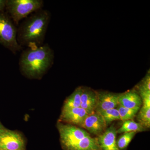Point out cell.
<instances>
[{
  "label": "cell",
  "mask_w": 150,
  "mask_h": 150,
  "mask_svg": "<svg viewBox=\"0 0 150 150\" xmlns=\"http://www.w3.org/2000/svg\"><path fill=\"white\" fill-rule=\"evenodd\" d=\"M97 102V92L92 89L82 87L80 107L90 115L96 111Z\"/></svg>",
  "instance_id": "8fae6325"
},
{
  "label": "cell",
  "mask_w": 150,
  "mask_h": 150,
  "mask_svg": "<svg viewBox=\"0 0 150 150\" xmlns=\"http://www.w3.org/2000/svg\"><path fill=\"white\" fill-rule=\"evenodd\" d=\"M7 1L0 0V12L4 11L6 8Z\"/></svg>",
  "instance_id": "44dd1931"
},
{
  "label": "cell",
  "mask_w": 150,
  "mask_h": 150,
  "mask_svg": "<svg viewBox=\"0 0 150 150\" xmlns=\"http://www.w3.org/2000/svg\"><path fill=\"white\" fill-rule=\"evenodd\" d=\"M137 91H150V70L146 74L143 79L136 86V88H134Z\"/></svg>",
  "instance_id": "d6986e66"
},
{
  "label": "cell",
  "mask_w": 150,
  "mask_h": 150,
  "mask_svg": "<svg viewBox=\"0 0 150 150\" xmlns=\"http://www.w3.org/2000/svg\"><path fill=\"white\" fill-rule=\"evenodd\" d=\"M54 59V51L47 43L28 47L20 58V70L28 79H40L52 67Z\"/></svg>",
  "instance_id": "6da1fadb"
},
{
  "label": "cell",
  "mask_w": 150,
  "mask_h": 150,
  "mask_svg": "<svg viewBox=\"0 0 150 150\" xmlns=\"http://www.w3.org/2000/svg\"><path fill=\"white\" fill-rule=\"evenodd\" d=\"M118 105L129 108H139L142 105V100L135 89L119 94Z\"/></svg>",
  "instance_id": "7c38bea8"
},
{
  "label": "cell",
  "mask_w": 150,
  "mask_h": 150,
  "mask_svg": "<svg viewBox=\"0 0 150 150\" xmlns=\"http://www.w3.org/2000/svg\"><path fill=\"white\" fill-rule=\"evenodd\" d=\"M142 100V106L150 107V91H137Z\"/></svg>",
  "instance_id": "ffe728a7"
},
{
  "label": "cell",
  "mask_w": 150,
  "mask_h": 150,
  "mask_svg": "<svg viewBox=\"0 0 150 150\" xmlns=\"http://www.w3.org/2000/svg\"><path fill=\"white\" fill-rule=\"evenodd\" d=\"M97 112H99L100 114L102 115L105 121L107 126L112 123V121L116 120H121L119 112L116 108Z\"/></svg>",
  "instance_id": "2e32d148"
},
{
  "label": "cell",
  "mask_w": 150,
  "mask_h": 150,
  "mask_svg": "<svg viewBox=\"0 0 150 150\" xmlns=\"http://www.w3.org/2000/svg\"><path fill=\"white\" fill-rule=\"evenodd\" d=\"M88 114L81 107L62 109L59 121L81 127Z\"/></svg>",
  "instance_id": "52a82bcc"
},
{
  "label": "cell",
  "mask_w": 150,
  "mask_h": 150,
  "mask_svg": "<svg viewBox=\"0 0 150 150\" xmlns=\"http://www.w3.org/2000/svg\"><path fill=\"white\" fill-rule=\"evenodd\" d=\"M117 109L119 112L120 119L123 122L128 120H133L140 109L139 108H127L119 105H118Z\"/></svg>",
  "instance_id": "9a60e30c"
},
{
  "label": "cell",
  "mask_w": 150,
  "mask_h": 150,
  "mask_svg": "<svg viewBox=\"0 0 150 150\" xmlns=\"http://www.w3.org/2000/svg\"><path fill=\"white\" fill-rule=\"evenodd\" d=\"M137 132H131L123 133L116 141L117 145L119 150L126 149L130 142L133 139Z\"/></svg>",
  "instance_id": "ac0fdd59"
},
{
  "label": "cell",
  "mask_w": 150,
  "mask_h": 150,
  "mask_svg": "<svg viewBox=\"0 0 150 150\" xmlns=\"http://www.w3.org/2000/svg\"><path fill=\"white\" fill-rule=\"evenodd\" d=\"M17 29L10 17L0 12V43L13 54L21 50L17 39Z\"/></svg>",
  "instance_id": "277c9868"
},
{
  "label": "cell",
  "mask_w": 150,
  "mask_h": 150,
  "mask_svg": "<svg viewBox=\"0 0 150 150\" xmlns=\"http://www.w3.org/2000/svg\"><path fill=\"white\" fill-rule=\"evenodd\" d=\"M4 126H3V125L1 123V121H0V130H1V129H3V128H4Z\"/></svg>",
  "instance_id": "7402d4cb"
},
{
  "label": "cell",
  "mask_w": 150,
  "mask_h": 150,
  "mask_svg": "<svg viewBox=\"0 0 150 150\" xmlns=\"http://www.w3.org/2000/svg\"><path fill=\"white\" fill-rule=\"evenodd\" d=\"M106 127L102 115L99 112L95 111L88 115L81 127L87 130L90 134L98 137L105 131Z\"/></svg>",
  "instance_id": "ba28073f"
},
{
  "label": "cell",
  "mask_w": 150,
  "mask_h": 150,
  "mask_svg": "<svg viewBox=\"0 0 150 150\" xmlns=\"http://www.w3.org/2000/svg\"><path fill=\"white\" fill-rule=\"evenodd\" d=\"M56 126L64 150H69L84 138L90 136L89 133L84 129L74 125L58 121Z\"/></svg>",
  "instance_id": "5b68a950"
},
{
  "label": "cell",
  "mask_w": 150,
  "mask_h": 150,
  "mask_svg": "<svg viewBox=\"0 0 150 150\" xmlns=\"http://www.w3.org/2000/svg\"><path fill=\"white\" fill-rule=\"evenodd\" d=\"M50 18V12L42 9L26 18L17 29L18 44L27 48L43 45Z\"/></svg>",
  "instance_id": "7a4b0ae2"
},
{
  "label": "cell",
  "mask_w": 150,
  "mask_h": 150,
  "mask_svg": "<svg viewBox=\"0 0 150 150\" xmlns=\"http://www.w3.org/2000/svg\"><path fill=\"white\" fill-rule=\"evenodd\" d=\"M43 4L42 0H8L6 8L14 23L18 25L30 14L41 9Z\"/></svg>",
  "instance_id": "3957f363"
},
{
  "label": "cell",
  "mask_w": 150,
  "mask_h": 150,
  "mask_svg": "<svg viewBox=\"0 0 150 150\" xmlns=\"http://www.w3.org/2000/svg\"><path fill=\"white\" fill-rule=\"evenodd\" d=\"M0 150H1V149H0Z\"/></svg>",
  "instance_id": "603a6c76"
},
{
  "label": "cell",
  "mask_w": 150,
  "mask_h": 150,
  "mask_svg": "<svg viewBox=\"0 0 150 150\" xmlns=\"http://www.w3.org/2000/svg\"><path fill=\"white\" fill-rule=\"evenodd\" d=\"M98 95L96 112L116 108L118 105L119 94L107 91L97 92Z\"/></svg>",
  "instance_id": "30bf717a"
},
{
  "label": "cell",
  "mask_w": 150,
  "mask_h": 150,
  "mask_svg": "<svg viewBox=\"0 0 150 150\" xmlns=\"http://www.w3.org/2000/svg\"><path fill=\"white\" fill-rule=\"evenodd\" d=\"M117 130L113 125L96 138L100 150H119L117 145Z\"/></svg>",
  "instance_id": "9c48e42d"
},
{
  "label": "cell",
  "mask_w": 150,
  "mask_h": 150,
  "mask_svg": "<svg viewBox=\"0 0 150 150\" xmlns=\"http://www.w3.org/2000/svg\"><path fill=\"white\" fill-rule=\"evenodd\" d=\"M137 116L139 123H141L146 129L150 127V107L142 106L139 109Z\"/></svg>",
  "instance_id": "e0dca14e"
},
{
  "label": "cell",
  "mask_w": 150,
  "mask_h": 150,
  "mask_svg": "<svg viewBox=\"0 0 150 150\" xmlns=\"http://www.w3.org/2000/svg\"><path fill=\"white\" fill-rule=\"evenodd\" d=\"M143 125L139 123H137L133 120H128L123 122L121 127L117 130V133L118 134L127 133L131 132H142L146 130Z\"/></svg>",
  "instance_id": "5bb4252c"
},
{
  "label": "cell",
  "mask_w": 150,
  "mask_h": 150,
  "mask_svg": "<svg viewBox=\"0 0 150 150\" xmlns=\"http://www.w3.org/2000/svg\"><path fill=\"white\" fill-rule=\"evenodd\" d=\"M0 149L25 150V142L23 135L18 131L4 127L0 130Z\"/></svg>",
  "instance_id": "8992f818"
},
{
  "label": "cell",
  "mask_w": 150,
  "mask_h": 150,
  "mask_svg": "<svg viewBox=\"0 0 150 150\" xmlns=\"http://www.w3.org/2000/svg\"><path fill=\"white\" fill-rule=\"evenodd\" d=\"M82 91V87L77 88L73 93L65 100L62 109L80 107Z\"/></svg>",
  "instance_id": "4fadbf2b"
}]
</instances>
